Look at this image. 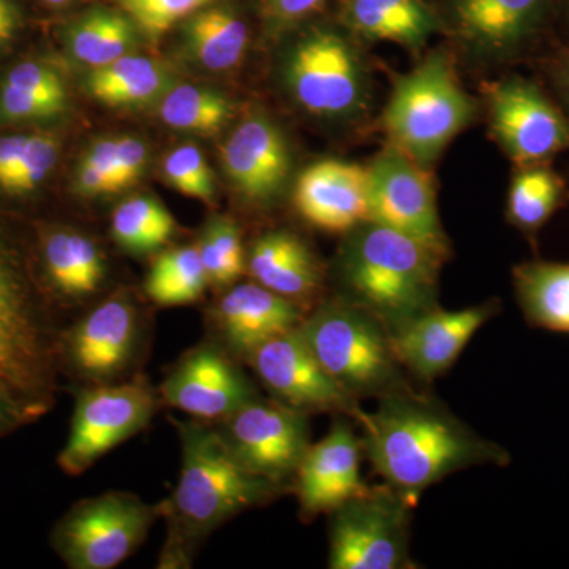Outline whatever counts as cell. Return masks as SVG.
<instances>
[{"instance_id":"cell-1","label":"cell","mask_w":569,"mask_h":569,"mask_svg":"<svg viewBox=\"0 0 569 569\" xmlns=\"http://www.w3.org/2000/svg\"><path fill=\"white\" fill-rule=\"evenodd\" d=\"M376 411H362V451L385 485L411 508L441 479L486 466H507L508 452L479 437L437 400L413 389L381 397Z\"/></svg>"},{"instance_id":"cell-2","label":"cell","mask_w":569,"mask_h":569,"mask_svg":"<svg viewBox=\"0 0 569 569\" xmlns=\"http://www.w3.org/2000/svg\"><path fill=\"white\" fill-rule=\"evenodd\" d=\"M181 438V475L171 497L160 501L168 539L159 568H187L213 530L247 509L279 496V486L242 466L222 433L206 421L171 419Z\"/></svg>"},{"instance_id":"cell-3","label":"cell","mask_w":569,"mask_h":569,"mask_svg":"<svg viewBox=\"0 0 569 569\" xmlns=\"http://www.w3.org/2000/svg\"><path fill=\"white\" fill-rule=\"evenodd\" d=\"M343 236L336 260L339 299L376 318L389 336L437 309L445 254L376 222Z\"/></svg>"},{"instance_id":"cell-4","label":"cell","mask_w":569,"mask_h":569,"mask_svg":"<svg viewBox=\"0 0 569 569\" xmlns=\"http://www.w3.org/2000/svg\"><path fill=\"white\" fill-rule=\"evenodd\" d=\"M50 299L28 257L0 224V387L39 421L59 395V336Z\"/></svg>"},{"instance_id":"cell-5","label":"cell","mask_w":569,"mask_h":569,"mask_svg":"<svg viewBox=\"0 0 569 569\" xmlns=\"http://www.w3.org/2000/svg\"><path fill=\"white\" fill-rule=\"evenodd\" d=\"M477 103L460 84L451 54L437 48L397 78L383 129L392 146L427 168L473 121Z\"/></svg>"},{"instance_id":"cell-6","label":"cell","mask_w":569,"mask_h":569,"mask_svg":"<svg viewBox=\"0 0 569 569\" xmlns=\"http://www.w3.org/2000/svg\"><path fill=\"white\" fill-rule=\"evenodd\" d=\"M299 331L328 376L353 399L410 389L387 329L365 310L332 299L306 316Z\"/></svg>"},{"instance_id":"cell-7","label":"cell","mask_w":569,"mask_h":569,"mask_svg":"<svg viewBox=\"0 0 569 569\" xmlns=\"http://www.w3.org/2000/svg\"><path fill=\"white\" fill-rule=\"evenodd\" d=\"M283 81L295 102L332 122L361 118L369 107L367 66L342 26H313L288 48Z\"/></svg>"},{"instance_id":"cell-8","label":"cell","mask_w":569,"mask_h":569,"mask_svg":"<svg viewBox=\"0 0 569 569\" xmlns=\"http://www.w3.org/2000/svg\"><path fill=\"white\" fill-rule=\"evenodd\" d=\"M160 518L159 503L110 490L77 501L56 522L51 548L71 569H112L133 556Z\"/></svg>"},{"instance_id":"cell-9","label":"cell","mask_w":569,"mask_h":569,"mask_svg":"<svg viewBox=\"0 0 569 569\" xmlns=\"http://www.w3.org/2000/svg\"><path fill=\"white\" fill-rule=\"evenodd\" d=\"M159 406V389L144 376L81 388L69 437L58 456L59 468L69 477H80L97 460L146 429Z\"/></svg>"},{"instance_id":"cell-10","label":"cell","mask_w":569,"mask_h":569,"mask_svg":"<svg viewBox=\"0 0 569 569\" xmlns=\"http://www.w3.org/2000/svg\"><path fill=\"white\" fill-rule=\"evenodd\" d=\"M410 505L388 485L369 488L331 512V569L413 568Z\"/></svg>"},{"instance_id":"cell-11","label":"cell","mask_w":569,"mask_h":569,"mask_svg":"<svg viewBox=\"0 0 569 569\" xmlns=\"http://www.w3.org/2000/svg\"><path fill=\"white\" fill-rule=\"evenodd\" d=\"M217 426L242 466L257 477L288 488L310 445L309 415L257 396Z\"/></svg>"},{"instance_id":"cell-12","label":"cell","mask_w":569,"mask_h":569,"mask_svg":"<svg viewBox=\"0 0 569 569\" xmlns=\"http://www.w3.org/2000/svg\"><path fill=\"white\" fill-rule=\"evenodd\" d=\"M140 309L127 293L103 299L59 336L61 373L82 383H116L138 355Z\"/></svg>"},{"instance_id":"cell-13","label":"cell","mask_w":569,"mask_h":569,"mask_svg":"<svg viewBox=\"0 0 569 569\" xmlns=\"http://www.w3.org/2000/svg\"><path fill=\"white\" fill-rule=\"evenodd\" d=\"M369 170V222L417 239L447 257L449 246L427 168L396 146L378 153Z\"/></svg>"},{"instance_id":"cell-14","label":"cell","mask_w":569,"mask_h":569,"mask_svg":"<svg viewBox=\"0 0 569 569\" xmlns=\"http://www.w3.org/2000/svg\"><path fill=\"white\" fill-rule=\"evenodd\" d=\"M246 362L274 399L296 410L307 415L336 411L355 421L365 411L328 376L299 326L258 347Z\"/></svg>"},{"instance_id":"cell-15","label":"cell","mask_w":569,"mask_h":569,"mask_svg":"<svg viewBox=\"0 0 569 569\" xmlns=\"http://www.w3.org/2000/svg\"><path fill=\"white\" fill-rule=\"evenodd\" d=\"M553 0H433L441 31L486 61L522 51L541 31Z\"/></svg>"},{"instance_id":"cell-16","label":"cell","mask_w":569,"mask_h":569,"mask_svg":"<svg viewBox=\"0 0 569 569\" xmlns=\"http://www.w3.org/2000/svg\"><path fill=\"white\" fill-rule=\"evenodd\" d=\"M493 137L523 167L546 162L569 146V122L535 82L511 77L489 91Z\"/></svg>"},{"instance_id":"cell-17","label":"cell","mask_w":569,"mask_h":569,"mask_svg":"<svg viewBox=\"0 0 569 569\" xmlns=\"http://www.w3.org/2000/svg\"><path fill=\"white\" fill-rule=\"evenodd\" d=\"M160 402L200 421H222L258 396L236 358L219 342L193 347L159 388Z\"/></svg>"},{"instance_id":"cell-18","label":"cell","mask_w":569,"mask_h":569,"mask_svg":"<svg viewBox=\"0 0 569 569\" xmlns=\"http://www.w3.org/2000/svg\"><path fill=\"white\" fill-rule=\"evenodd\" d=\"M362 441L346 421H336L323 440L310 445L293 479L302 518L331 515L365 492L361 479Z\"/></svg>"},{"instance_id":"cell-19","label":"cell","mask_w":569,"mask_h":569,"mask_svg":"<svg viewBox=\"0 0 569 569\" xmlns=\"http://www.w3.org/2000/svg\"><path fill=\"white\" fill-rule=\"evenodd\" d=\"M498 312L496 302L462 310L433 309L391 335L397 361L422 381L443 376L458 361L463 348Z\"/></svg>"},{"instance_id":"cell-20","label":"cell","mask_w":569,"mask_h":569,"mask_svg":"<svg viewBox=\"0 0 569 569\" xmlns=\"http://www.w3.org/2000/svg\"><path fill=\"white\" fill-rule=\"evenodd\" d=\"M222 164L246 201L269 204L283 192L293 162L282 130L266 116L253 114L224 142Z\"/></svg>"},{"instance_id":"cell-21","label":"cell","mask_w":569,"mask_h":569,"mask_svg":"<svg viewBox=\"0 0 569 569\" xmlns=\"http://www.w3.org/2000/svg\"><path fill=\"white\" fill-rule=\"evenodd\" d=\"M295 206L307 223L332 234H347L369 222V170L343 160H321L302 171Z\"/></svg>"},{"instance_id":"cell-22","label":"cell","mask_w":569,"mask_h":569,"mask_svg":"<svg viewBox=\"0 0 569 569\" xmlns=\"http://www.w3.org/2000/svg\"><path fill=\"white\" fill-rule=\"evenodd\" d=\"M211 317L220 346L233 358L246 361L268 340L301 326L306 316L291 299L252 282L230 287Z\"/></svg>"},{"instance_id":"cell-23","label":"cell","mask_w":569,"mask_h":569,"mask_svg":"<svg viewBox=\"0 0 569 569\" xmlns=\"http://www.w3.org/2000/svg\"><path fill=\"white\" fill-rule=\"evenodd\" d=\"M44 295L58 301L81 302L102 288L107 269L99 246L70 228L44 231L40 239ZM51 302V301H50Z\"/></svg>"},{"instance_id":"cell-24","label":"cell","mask_w":569,"mask_h":569,"mask_svg":"<svg viewBox=\"0 0 569 569\" xmlns=\"http://www.w3.org/2000/svg\"><path fill=\"white\" fill-rule=\"evenodd\" d=\"M340 26L356 39L389 41L408 50H421L441 31L429 0H342Z\"/></svg>"},{"instance_id":"cell-25","label":"cell","mask_w":569,"mask_h":569,"mask_svg":"<svg viewBox=\"0 0 569 569\" xmlns=\"http://www.w3.org/2000/svg\"><path fill=\"white\" fill-rule=\"evenodd\" d=\"M253 282L301 306L321 284L316 254L299 236L276 230L261 234L247 253Z\"/></svg>"},{"instance_id":"cell-26","label":"cell","mask_w":569,"mask_h":569,"mask_svg":"<svg viewBox=\"0 0 569 569\" xmlns=\"http://www.w3.org/2000/svg\"><path fill=\"white\" fill-rule=\"evenodd\" d=\"M512 277L529 325L569 335V264L531 261L519 264Z\"/></svg>"},{"instance_id":"cell-27","label":"cell","mask_w":569,"mask_h":569,"mask_svg":"<svg viewBox=\"0 0 569 569\" xmlns=\"http://www.w3.org/2000/svg\"><path fill=\"white\" fill-rule=\"evenodd\" d=\"M190 56L211 71L233 69L246 56L249 26L227 7L201 9L183 24Z\"/></svg>"},{"instance_id":"cell-28","label":"cell","mask_w":569,"mask_h":569,"mask_svg":"<svg viewBox=\"0 0 569 569\" xmlns=\"http://www.w3.org/2000/svg\"><path fill=\"white\" fill-rule=\"evenodd\" d=\"M86 86L93 99L107 107H138L162 96L168 86V73L152 59L127 54L93 69Z\"/></svg>"},{"instance_id":"cell-29","label":"cell","mask_w":569,"mask_h":569,"mask_svg":"<svg viewBox=\"0 0 569 569\" xmlns=\"http://www.w3.org/2000/svg\"><path fill=\"white\" fill-rule=\"evenodd\" d=\"M134 29L137 26L121 11H89L70 28L71 56L92 69L108 66L132 51L137 41Z\"/></svg>"},{"instance_id":"cell-30","label":"cell","mask_w":569,"mask_h":569,"mask_svg":"<svg viewBox=\"0 0 569 569\" xmlns=\"http://www.w3.org/2000/svg\"><path fill=\"white\" fill-rule=\"evenodd\" d=\"M208 287L198 246L178 247L160 254L144 282L146 295L160 307L192 305Z\"/></svg>"},{"instance_id":"cell-31","label":"cell","mask_w":569,"mask_h":569,"mask_svg":"<svg viewBox=\"0 0 569 569\" xmlns=\"http://www.w3.org/2000/svg\"><path fill=\"white\" fill-rule=\"evenodd\" d=\"M111 233L127 252H153L173 238L174 217L151 197L129 198L112 212Z\"/></svg>"},{"instance_id":"cell-32","label":"cell","mask_w":569,"mask_h":569,"mask_svg":"<svg viewBox=\"0 0 569 569\" xmlns=\"http://www.w3.org/2000/svg\"><path fill=\"white\" fill-rule=\"evenodd\" d=\"M233 111V103L222 93L190 84L171 89L159 108L160 118L168 127L198 134L219 132Z\"/></svg>"},{"instance_id":"cell-33","label":"cell","mask_w":569,"mask_h":569,"mask_svg":"<svg viewBox=\"0 0 569 569\" xmlns=\"http://www.w3.org/2000/svg\"><path fill=\"white\" fill-rule=\"evenodd\" d=\"M563 183L548 168L527 167L511 183L508 219L526 233H537L559 208Z\"/></svg>"},{"instance_id":"cell-34","label":"cell","mask_w":569,"mask_h":569,"mask_svg":"<svg viewBox=\"0 0 569 569\" xmlns=\"http://www.w3.org/2000/svg\"><path fill=\"white\" fill-rule=\"evenodd\" d=\"M198 249L212 287H233L236 280L247 271L241 230L227 217H216L209 222L198 242Z\"/></svg>"},{"instance_id":"cell-35","label":"cell","mask_w":569,"mask_h":569,"mask_svg":"<svg viewBox=\"0 0 569 569\" xmlns=\"http://www.w3.org/2000/svg\"><path fill=\"white\" fill-rule=\"evenodd\" d=\"M163 173L170 186L183 197L204 203L213 200L216 186L212 171L197 146L186 144L174 149L164 160Z\"/></svg>"},{"instance_id":"cell-36","label":"cell","mask_w":569,"mask_h":569,"mask_svg":"<svg viewBox=\"0 0 569 569\" xmlns=\"http://www.w3.org/2000/svg\"><path fill=\"white\" fill-rule=\"evenodd\" d=\"M58 157L59 140L54 134H29L17 167L0 189L18 194L33 192L51 173Z\"/></svg>"},{"instance_id":"cell-37","label":"cell","mask_w":569,"mask_h":569,"mask_svg":"<svg viewBox=\"0 0 569 569\" xmlns=\"http://www.w3.org/2000/svg\"><path fill=\"white\" fill-rule=\"evenodd\" d=\"M123 13L149 37L170 31L181 20L208 7L212 0H118Z\"/></svg>"},{"instance_id":"cell-38","label":"cell","mask_w":569,"mask_h":569,"mask_svg":"<svg viewBox=\"0 0 569 569\" xmlns=\"http://www.w3.org/2000/svg\"><path fill=\"white\" fill-rule=\"evenodd\" d=\"M66 108L67 103L22 91L7 82L0 86V119L3 121H40L61 114Z\"/></svg>"},{"instance_id":"cell-39","label":"cell","mask_w":569,"mask_h":569,"mask_svg":"<svg viewBox=\"0 0 569 569\" xmlns=\"http://www.w3.org/2000/svg\"><path fill=\"white\" fill-rule=\"evenodd\" d=\"M3 82L22 89V91L44 97V99L67 103V89L62 78L50 67L41 66V63H18L14 69L9 71Z\"/></svg>"},{"instance_id":"cell-40","label":"cell","mask_w":569,"mask_h":569,"mask_svg":"<svg viewBox=\"0 0 569 569\" xmlns=\"http://www.w3.org/2000/svg\"><path fill=\"white\" fill-rule=\"evenodd\" d=\"M328 0H261V17L272 33L291 31L312 18Z\"/></svg>"},{"instance_id":"cell-41","label":"cell","mask_w":569,"mask_h":569,"mask_svg":"<svg viewBox=\"0 0 569 569\" xmlns=\"http://www.w3.org/2000/svg\"><path fill=\"white\" fill-rule=\"evenodd\" d=\"M116 157H118L119 168L127 189L133 186L144 173L146 162H148V149L144 142L132 137L114 138Z\"/></svg>"},{"instance_id":"cell-42","label":"cell","mask_w":569,"mask_h":569,"mask_svg":"<svg viewBox=\"0 0 569 569\" xmlns=\"http://www.w3.org/2000/svg\"><path fill=\"white\" fill-rule=\"evenodd\" d=\"M86 162L92 163L93 167L99 168L100 171L114 186L116 192L127 189V183L123 181L121 168H119L118 157H116V140H100L89 149L84 157Z\"/></svg>"},{"instance_id":"cell-43","label":"cell","mask_w":569,"mask_h":569,"mask_svg":"<svg viewBox=\"0 0 569 569\" xmlns=\"http://www.w3.org/2000/svg\"><path fill=\"white\" fill-rule=\"evenodd\" d=\"M33 422H37V419L32 417L31 411L0 387V440Z\"/></svg>"},{"instance_id":"cell-44","label":"cell","mask_w":569,"mask_h":569,"mask_svg":"<svg viewBox=\"0 0 569 569\" xmlns=\"http://www.w3.org/2000/svg\"><path fill=\"white\" fill-rule=\"evenodd\" d=\"M77 189L78 192L88 194V197H102V194L118 193L110 179H108L99 168L93 167L92 163L86 162L84 159H82L80 168H78Z\"/></svg>"},{"instance_id":"cell-45","label":"cell","mask_w":569,"mask_h":569,"mask_svg":"<svg viewBox=\"0 0 569 569\" xmlns=\"http://www.w3.org/2000/svg\"><path fill=\"white\" fill-rule=\"evenodd\" d=\"M28 138V134H10V137L0 138V187L17 167Z\"/></svg>"},{"instance_id":"cell-46","label":"cell","mask_w":569,"mask_h":569,"mask_svg":"<svg viewBox=\"0 0 569 569\" xmlns=\"http://www.w3.org/2000/svg\"><path fill=\"white\" fill-rule=\"evenodd\" d=\"M20 28V11L13 0H0V47L9 43Z\"/></svg>"},{"instance_id":"cell-47","label":"cell","mask_w":569,"mask_h":569,"mask_svg":"<svg viewBox=\"0 0 569 569\" xmlns=\"http://www.w3.org/2000/svg\"><path fill=\"white\" fill-rule=\"evenodd\" d=\"M557 78H559V84L561 93H563V99L567 100L569 107V52L567 56H563V59H561L559 74H557Z\"/></svg>"},{"instance_id":"cell-48","label":"cell","mask_w":569,"mask_h":569,"mask_svg":"<svg viewBox=\"0 0 569 569\" xmlns=\"http://www.w3.org/2000/svg\"><path fill=\"white\" fill-rule=\"evenodd\" d=\"M43 2L51 7H66L73 2V0H43Z\"/></svg>"},{"instance_id":"cell-49","label":"cell","mask_w":569,"mask_h":569,"mask_svg":"<svg viewBox=\"0 0 569 569\" xmlns=\"http://www.w3.org/2000/svg\"><path fill=\"white\" fill-rule=\"evenodd\" d=\"M567 7H568V17H569V0H567Z\"/></svg>"}]
</instances>
